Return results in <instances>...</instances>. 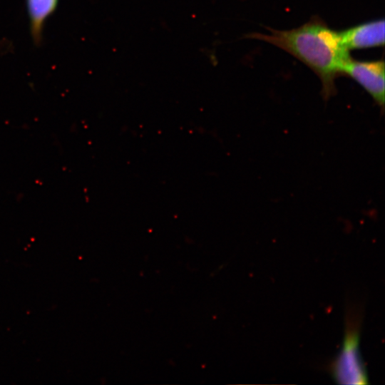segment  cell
I'll return each instance as SVG.
<instances>
[{"instance_id":"6da1fadb","label":"cell","mask_w":385,"mask_h":385,"mask_svg":"<svg viewBox=\"0 0 385 385\" xmlns=\"http://www.w3.org/2000/svg\"><path fill=\"white\" fill-rule=\"evenodd\" d=\"M269 30L270 34L252 33L248 37L274 45L307 66L319 78L325 100L335 93V79L340 75L344 62L350 57L339 31L330 29L317 16L292 29Z\"/></svg>"},{"instance_id":"7a4b0ae2","label":"cell","mask_w":385,"mask_h":385,"mask_svg":"<svg viewBox=\"0 0 385 385\" xmlns=\"http://www.w3.org/2000/svg\"><path fill=\"white\" fill-rule=\"evenodd\" d=\"M329 369L338 384H367V374L359 351V321L351 313L346 318L342 347Z\"/></svg>"},{"instance_id":"3957f363","label":"cell","mask_w":385,"mask_h":385,"mask_svg":"<svg viewBox=\"0 0 385 385\" xmlns=\"http://www.w3.org/2000/svg\"><path fill=\"white\" fill-rule=\"evenodd\" d=\"M340 74L356 81L371 96L381 108V112H384L385 82L383 60L360 61L349 57L342 64Z\"/></svg>"},{"instance_id":"277c9868","label":"cell","mask_w":385,"mask_h":385,"mask_svg":"<svg viewBox=\"0 0 385 385\" xmlns=\"http://www.w3.org/2000/svg\"><path fill=\"white\" fill-rule=\"evenodd\" d=\"M384 26L382 19L349 28L339 31L342 43L347 51L383 46Z\"/></svg>"},{"instance_id":"5b68a950","label":"cell","mask_w":385,"mask_h":385,"mask_svg":"<svg viewBox=\"0 0 385 385\" xmlns=\"http://www.w3.org/2000/svg\"><path fill=\"white\" fill-rule=\"evenodd\" d=\"M30 29L34 43L41 41L45 22L57 8L58 0H26Z\"/></svg>"}]
</instances>
